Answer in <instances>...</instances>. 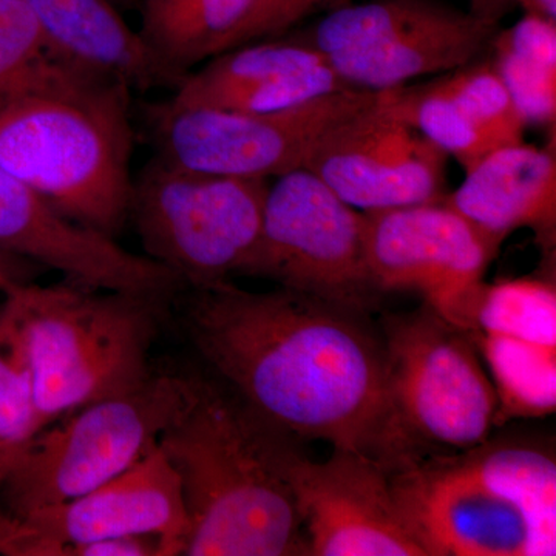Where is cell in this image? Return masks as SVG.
Returning <instances> with one entry per match:
<instances>
[{"label":"cell","mask_w":556,"mask_h":556,"mask_svg":"<svg viewBox=\"0 0 556 556\" xmlns=\"http://www.w3.org/2000/svg\"><path fill=\"white\" fill-rule=\"evenodd\" d=\"M179 320L203 361L260 419L295 439L356 450L390 471L424 456L399 424L369 314L230 280L181 292Z\"/></svg>","instance_id":"1"},{"label":"cell","mask_w":556,"mask_h":556,"mask_svg":"<svg viewBox=\"0 0 556 556\" xmlns=\"http://www.w3.org/2000/svg\"><path fill=\"white\" fill-rule=\"evenodd\" d=\"M130 89L47 51L0 87V167L110 239L130 217Z\"/></svg>","instance_id":"2"},{"label":"cell","mask_w":556,"mask_h":556,"mask_svg":"<svg viewBox=\"0 0 556 556\" xmlns=\"http://www.w3.org/2000/svg\"><path fill=\"white\" fill-rule=\"evenodd\" d=\"M292 441L228 387L193 376L188 402L159 442L188 517L181 555H309L285 471Z\"/></svg>","instance_id":"3"},{"label":"cell","mask_w":556,"mask_h":556,"mask_svg":"<svg viewBox=\"0 0 556 556\" xmlns=\"http://www.w3.org/2000/svg\"><path fill=\"white\" fill-rule=\"evenodd\" d=\"M427 556L556 555V459L548 445L486 439L390 471Z\"/></svg>","instance_id":"4"},{"label":"cell","mask_w":556,"mask_h":556,"mask_svg":"<svg viewBox=\"0 0 556 556\" xmlns=\"http://www.w3.org/2000/svg\"><path fill=\"white\" fill-rule=\"evenodd\" d=\"M170 302L65 280L3 295L0 334L30 369L43 427L155 376L150 351Z\"/></svg>","instance_id":"5"},{"label":"cell","mask_w":556,"mask_h":556,"mask_svg":"<svg viewBox=\"0 0 556 556\" xmlns=\"http://www.w3.org/2000/svg\"><path fill=\"white\" fill-rule=\"evenodd\" d=\"M192 383L193 376L155 372L129 394L91 402L53 420L0 479V511L22 517L91 492L129 470L159 447Z\"/></svg>","instance_id":"6"},{"label":"cell","mask_w":556,"mask_h":556,"mask_svg":"<svg viewBox=\"0 0 556 556\" xmlns=\"http://www.w3.org/2000/svg\"><path fill=\"white\" fill-rule=\"evenodd\" d=\"M268 179L225 177L153 159L134 179L130 217L146 257L186 289L239 276L262 229Z\"/></svg>","instance_id":"7"},{"label":"cell","mask_w":556,"mask_h":556,"mask_svg":"<svg viewBox=\"0 0 556 556\" xmlns=\"http://www.w3.org/2000/svg\"><path fill=\"white\" fill-rule=\"evenodd\" d=\"M399 424L422 455L460 452L496 427L497 397L473 340L424 303L380 321Z\"/></svg>","instance_id":"8"},{"label":"cell","mask_w":556,"mask_h":556,"mask_svg":"<svg viewBox=\"0 0 556 556\" xmlns=\"http://www.w3.org/2000/svg\"><path fill=\"white\" fill-rule=\"evenodd\" d=\"M497 28L439 0H367L289 36L318 51L350 89L386 91L477 60Z\"/></svg>","instance_id":"9"},{"label":"cell","mask_w":556,"mask_h":556,"mask_svg":"<svg viewBox=\"0 0 556 556\" xmlns=\"http://www.w3.org/2000/svg\"><path fill=\"white\" fill-rule=\"evenodd\" d=\"M239 276L365 314L382 295L368 268L364 212L308 169L269 186L257 244Z\"/></svg>","instance_id":"10"},{"label":"cell","mask_w":556,"mask_h":556,"mask_svg":"<svg viewBox=\"0 0 556 556\" xmlns=\"http://www.w3.org/2000/svg\"><path fill=\"white\" fill-rule=\"evenodd\" d=\"M378 91L345 89L278 112L243 113L170 100L150 109L156 159L225 177H281L305 169L336 124L371 104Z\"/></svg>","instance_id":"11"},{"label":"cell","mask_w":556,"mask_h":556,"mask_svg":"<svg viewBox=\"0 0 556 556\" xmlns=\"http://www.w3.org/2000/svg\"><path fill=\"white\" fill-rule=\"evenodd\" d=\"M369 273L380 292L413 291L468 331L500 248L444 200L364 212Z\"/></svg>","instance_id":"12"},{"label":"cell","mask_w":556,"mask_h":556,"mask_svg":"<svg viewBox=\"0 0 556 556\" xmlns=\"http://www.w3.org/2000/svg\"><path fill=\"white\" fill-rule=\"evenodd\" d=\"M159 535L182 554L188 517L177 473L160 445L129 470L78 497L22 517L0 511V556H78V546Z\"/></svg>","instance_id":"13"},{"label":"cell","mask_w":556,"mask_h":556,"mask_svg":"<svg viewBox=\"0 0 556 556\" xmlns=\"http://www.w3.org/2000/svg\"><path fill=\"white\" fill-rule=\"evenodd\" d=\"M285 471L309 555L427 556L394 497L390 468L375 457L332 448L314 463L292 441Z\"/></svg>","instance_id":"14"},{"label":"cell","mask_w":556,"mask_h":556,"mask_svg":"<svg viewBox=\"0 0 556 556\" xmlns=\"http://www.w3.org/2000/svg\"><path fill=\"white\" fill-rule=\"evenodd\" d=\"M448 156L378 97L328 130L306 161L340 199L361 212L445 197Z\"/></svg>","instance_id":"15"},{"label":"cell","mask_w":556,"mask_h":556,"mask_svg":"<svg viewBox=\"0 0 556 556\" xmlns=\"http://www.w3.org/2000/svg\"><path fill=\"white\" fill-rule=\"evenodd\" d=\"M467 334L497 397L496 427L556 409V289L551 278L484 285Z\"/></svg>","instance_id":"16"},{"label":"cell","mask_w":556,"mask_h":556,"mask_svg":"<svg viewBox=\"0 0 556 556\" xmlns=\"http://www.w3.org/2000/svg\"><path fill=\"white\" fill-rule=\"evenodd\" d=\"M0 249L40 268L58 270L65 280L87 288L131 292L170 303L186 289L172 270L65 217L2 167Z\"/></svg>","instance_id":"17"},{"label":"cell","mask_w":556,"mask_h":556,"mask_svg":"<svg viewBox=\"0 0 556 556\" xmlns=\"http://www.w3.org/2000/svg\"><path fill=\"white\" fill-rule=\"evenodd\" d=\"M379 94L391 112L453 156L464 172L493 150L525 141V119L486 51L442 75Z\"/></svg>","instance_id":"18"},{"label":"cell","mask_w":556,"mask_h":556,"mask_svg":"<svg viewBox=\"0 0 556 556\" xmlns=\"http://www.w3.org/2000/svg\"><path fill=\"white\" fill-rule=\"evenodd\" d=\"M350 89L327 60L289 35L254 40L188 73L172 100L232 112L268 113Z\"/></svg>","instance_id":"19"},{"label":"cell","mask_w":556,"mask_h":556,"mask_svg":"<svg viewBox=\"0 0 556 556\" xmlns=\"http://www.w3.org/2000/svg\"><path fill=\"white\" fill-rule=\"evenodd\" d=\"M444 203L501 248L518 229H530L547 258L556 241L555 149L526 144L493 150L471 169Z\"/></svg>","instance_id":"20"},{"label":"cell","mask_w":556,"mask_h":556,"mask_svg":"<svg viewBox=\"0 0 556 556\" xmlns=\"http://www.w3.org/2000/svg\"><path fill=\"white\" fill-rule=\"evenodd\" d=\"M47 49L64 60L149 89L174 84L110 0H22Z\"/></svg>","instance_id":"21"},{"label":"cell","mask_w":556,"mask_h":556,"mask_svg":"<svg viewBox=\"0 0 556 556\" xmlns=\"http://www.w3.org/2000/svg\"><path fill=\"white\" fill-rule=\"evenodd\" d=\"M255 0H139L141 28L152 56L175 87L200 64L229 50Z\"/></svg>","instance_id":"22"},{"label":"cell","mask_w":556,"mask_h":556,"mask_svg":"<svg viewBox=\"0 0 556 556\" xmlns=\"http://www.w3.org/2000/svg\"><path fill=\"white\" fill-rule=\"evenodd\" d=\"M486 54L526 126L555 129L556 22L525 14L506 30L497 28Z\"/></svg>","instance_id":"23"},{"label":"cell","mask_w":556,"mask_h":556,"mask_svg":"<svg viewBox=\"0 0 556 556\" xmlns=\"http://www.w3.org/2000/svg\"><path fill=\"white\" fill-rule=\"evenodd\" d=\"M42 428L30 369L0 334V479Z\"/></svg>","instance_id":"24"},{"label":"cell","mask_w":556,"mask_h":556,"mask_svg":"<svg viewBox=\"0 0 556 556\" xmlns=\"http://www.w3.org/2000/svg\"><path fill=\"white\" fill-rule=\"evenodd\" d=\"M38 22L22 0H0V87L46 54Z\"/></svg>","instance_id":"25"},{"label":"cell","mask_w":556,"mask_h":556,"mask_svg":"<svg viewBox=\"0 0 556 556\" xmlns=\"http://www.w3.org/2000/svg\"><path fill=\"white\" fill-rule=\"evenodd\" d=\"M336 2L345 0H255L251 13L233 36L229 50L254 40L287 35L309 14Z\"/></svg>","instance_id":"26"},{"label":"cell","mask_w":556,"mask_h":556,"mask_svg":"<svg viewBox=\"0 0 556 556\" xmlns=\"http://www.w3.org/2000/svg\"><path fill=\"white\" fill-rule=\"evenodd\" d=\"M39 266L0 249V294L7 295L33 283Z\"/></svg>","instance_id":"27"},{"label":"cell","mask_w":556,"mask_h":556,"mask_svg":"<svg viewBox=\"0 0 556 556\" xmlns=\"http://www.w3.org/2000/svg\"><path fill=\"white\" fill-rule=\"evenodd\" d=\"M514 9L511 0H468V11L482 20L497 22Z\"/></svg>","instance_id":"28"},{"label":"cell","mask_w":556,"mask_h":556,"mask_svg":"<svg viewBox=\"0 0 556 556\" xmlns=\"http://www.w3.org/2000/svg\"><path fill=\"white\" fill-rule=\"evenodd\" d=\"M511 3L525 11V14L556 22V0H511Z\"/></svg>","instance_id":"29"},{"label":"cell","mask_w":556,"mask_h":556,"mask_svg":"<svg viewBox=\"0 0 556 556\" xmlns=\"http://www.w3.org/2000/svg\"><path fill=\"white\" fill-rule=\"evenodd\" d=\"M116 9H126V7H134L135 3H139V0H110Z\"/></svg>","instance_id":"30"}]
</instances>
